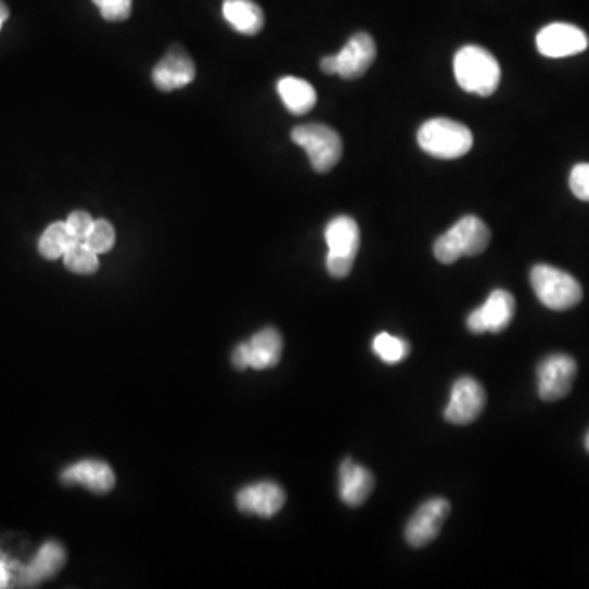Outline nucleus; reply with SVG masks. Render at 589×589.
I'll return each instance as SVG.
<instances>
[{"label": "nucleus", "instance_id": "nucleus-4", "mask_svg": "<svg viewBox=\"0 0 589 589\" xmlns=\"http://www.w3.org/2000/svg\"><path fill=\"white\" fill-rule=\"evenodd\" d=\"M418 143L424 153L437 159H457L472 150L473 135L459 121L433 118L424 121L418 131Z\"/></svg>", "mask_w": 589, "mask_h": 589}, {"label": "nucleus", "instance_id": "nucleus-10", "mask_svg": "<svg viewBox=\"0 0 589 589\" xmlns=\"http://www.w3.org/2000/svg\"><path fill=\"white\" fill-rule=\"evenodd\" d=\"M486 407V392L472 376H460L450 389V401L444 418L450 424L465 426L482 417Z\"/></svg>", "mask_w": 589, "mask_h": 589}, {"label": "nucleus", "instance_id": "nucleus-25", "mask_svg": "<svg viewBox=\"0 0 589 589\" xmlns=\"http://www.w3.org/2000/svg\"><path fill=\"white\" fill-rule=\"evenodd\" d=\"M102 17L108 22H124L131 15L133 0H93Z\"/></svg>", "mask_w": 589, "mask_h": 589}, {"label": "nucleus", "instance_id": "nucleus-14", "mask_svg": "<svg viewBox=\"0 0 589 589\" xmlns=\"http://www.w3.org/2000/svg\"><path fill=\"white\" fill-rule=\"evenodd\" d=\"M285 500V491L277 483L260 482L241 489L236 504L243 514L272 517L282 510Z\"/></svg>", "mask_w": 589, "mask_h": 589}, {"label": "nucleus", "instance_id": "nucleus-23", "mask_svg": "<svg viewBox=\"0 0 589 589\" xmlns=\"http://www.w3.org/2000/svg\"><path fill=\"white\" fill-rule=\"evenodd\" d=\"M99 254L93 253L86 241H74L64 253V266L79 276H90L99 269Z\"/></svg>", "mask_w": 589, "mask_h": 589}, {"label": "nucleus", "instance_id": "nucleus-19", "mask_svg": "<svg viewBox=\"0 0 589 589\" xmlns=\"http://www.w3.org/2000/svg\"><path fill=\"white\" fill-rule=\"evenodd\" d=\"M283 105L293 115H305L317 105V90L310 82L300 77H282L277 84Z\"/></svg>", "mask_w": 589, "mask_h": 589}, {"label": "nucleus", "instance_id": "nucleus-12", "mask_svg": "<svg viewBox=\"0 0 589 589\" xmlns=\"http://www.w3.org/2000/svg\"><path fill=\"white\" fill-rule=\"evenodd\" d=\"M537 50L546 57H568L588 48V37L581 28L569 24H550L537 34Z\"/></svg>", "mask_w": 589, "mask_h": 589}, {"label": "nucleus", "instance_id": "nucleus-5", "mask_svg": "<svg viewBox=\"0 0 589 589\" xmlns=\"http://www.w3.org/2000/svg\"><path fill=\"white\" fill-rule=\"evenodd\" d=\"M324 240L328 244V272L334 279H346L359 253V225L347 215L333 218L324 230Z\"/></svg>", "mask_w": 589, "mask_h": 589}, {"label": "nucleus", "instance_id": "nucleus-20", "mask_svg": "<svg viewBox=\"0 0 589 589\" xmlns=\"http://www.w3.org/2000/svg\"><path fill=\"white\" fill-rule=\"evenodd\" d=\"M223 17L234 30L243 35L259 34L264 28V12L253 0H225Z\"/></svg>", "mask_w": 589, "mask_h": 589}, {"label": "nucleus", "instance_id": "nucleus-6", "mask_svg": "<svg viewBox=\"0 0 589 589\" xmlns=\"http://www.w3.org/2000/svg\"><path fill=\"white\" fill-rule=\"evenodd\" d=\"M292 141L307 151L311 167L320 174L330 172L343 157V140L328 125L308 124L293 128Z\"/></svg>", "mask_w": 589, "mask_h": 589}, {"label": "nucleus", "instance_id": "nucleus-15", "mask_svg": "<svg viewBox=\"0 0 589 589\" xmlns=\"http://www.w3.org/2000/svg\"><path fill=\"white\" fill-rule=\"evenodd\" d=\"M64 485H80L93 494L104 495L115 486V473L111 465L99 460H84L67 466L61 473Z\"/></svg>", "mask_w": 589, "mask_h": 589}, {"label": "nucleus", "instance_id": "nucleus-16", "mask_svg": "<svg viewBox=\"0 0 589 589\" xmlns=\"http://www.w3.org/2000/svg\"><path fill=\"white\" fill-rule=\"evenodd\" d=\"M375 478L366 466L346 459L340 466V497L349 508H359L369 500Z\"/></svg>", "mask_w": 589, "mask_h": 589}, {"label": "nucleus", "instance_id": "nucleus-17", "mask_svg": "<svg viewBox=\"0 0 589 589\" xmlns=\"http://www.w3.org/2000/svg\"><path fill=\"white\" fill-rule=\"evenodd\" d=\"M247 354V366L254 370L272 369L282 357L283 341L279 331L266 328L254 334L249 343H244Z\"/></svg>", "mask_w": 589, "mask_h": 589}, {"label": "nucleus", "instance_id": "nucleus-24", "mask_svg": "<svg viewBox=\"0 0 589 589\" xmlns=\"http://www.w3.org/2000/svg\"><path fill=\"white\" fill-rule=\"evenodd\" d=\"M86 244L95 254H107L115 244V230L111 221L97 220L87 236Z\"/></svg>", "mask_w": 589, "mask_h": 589}, {"label": "nucleus", "instance_id": "nucleus-3", "mask_svg": "<svg viewBox=\"0 0 589 589\" xmlns=\"http://www.w3.org/2000/svg\"><path fill=\"white\" fill-rule=\"evenodd\" d=\"M530 285L543 307L553 311L575 308L582 300V289L575 277L547 264H537L530 270Z\"/></svg>", "mask_w": 589, "mask_h": 589}, {"label": "nucleus", "instance_id": "nucleus-11", "mask_svg": "<svg viewBox=\"0 0 589 589\" xmlns=\"http://www.w3.org/2000/svg\"><path fill=\"white\" fill-rule=\"evenodd\" d=\"M450 513V503L446 498H433L418 508L405 529L408 543L414 549L430 546L443 529Z\"/></svg>", "mask_w": 589, "mask_h": 589}, {"label": "nucleus", "instance_id": "nucleus-13", "mask_svg": "<svg viewBox=\"0 0 589 589\" xmlns=\"http://www.w3.org/2000/svg\"><path fill=\"white\" fill-rule=\"evenodd\" d=\"M195 76V63L179 44H174L153 69V82L161 92L182 89L189 86Z\"/></svg>", "mask_w": 589, "mask_h": 589}, {"label": "nucleus", "instance_id": "nucleus-27", "mask_svg": "<svg viewBox=\"0 0 589 589\" xmlns=\"http://www.w3.org/2000/svg\"><path fill=\"white\" fill-rule=\"evenodd\" d=\"M93 220L87 212H73L66 220L67 230L76 241H86L92 231Z\"/></svg>", "mask_w": 589, "mask_h": 589}, {"label": "nucleus", "instance_id": "nucleus-30", "mask_svg": "<svg viewBox=\"0 0 589 589\" xmlns=\"http://www.w3.org/2000/svg\"><path fill=\"white\" fill-rule=\"evenodd\" d=\"M585 447H586V450H588L589 452V431L588 433H586V436H585Z\"/></svg>", "mask_w": 589, "mask_h": 589}, {"label": "nucleus", "instance_id": "nucleus-7", "mask_svg": "<svg viewBox=\"0 0 589 589\" xmlns=\"http://www.w3.org/2000/svg\"><path fill=\"white\" fill-rule=\"evenodd\" d=\"M376 57V47L373 38L369 34L354 35L346 47L334 54V56H324L321 60V71L324 74H337L343 79H359L372 66Z\"/></svg>", "mask_w": 589, "mask_h": 589}, {"label": "nucleus", "instance_id": "nucleus-21", "mask_svg": "<svg viewBox=\"0 0 589 589\" xmlns=\"http://www.w3.org/2000/svg\"><path fill=\"white\" fill-rule=\"evenodd\" d=\"M74 241L76 240L67 230L66 221H57V223L50 225L41 234L38 251H40L44 259H60L69 249Z\"/></svg>", "mask_w": 589, "mask_h": 589}, {"label": "nucleus", "instance_id": "nucleus-28", "mask_svg": "<svg viewBox=\"0 0 589 589\" xmlns=\"http://www.w3.org/2000/svg\"><path fill=\"white\" fill-rule=\"evenodd\" d=\"M11 581V566H9L8 560L0 555V588H5Z\"/></svg>", "mask_w": 589, "mask_h": 589}, {"label": "nucleus", "instance_id": "nucleus-26", "mask_svg": "<svg viewBox=\"0 0 589 589\" xmlns=\"http://www.w3.org/2000/svg\"><path fill=\"white\" fill-rule=\"evenodd\" d=\"M569 189L579 201L589 202V164H576L569 174Z\"/></svg>", "mask_w": 589, "mask_h": 589}, {"label": "nucleus", "instance_id": "nucleus-18", "mask_svg": "<svg viewBox=\"0 0 589 589\" xmlns=\"http://www.w3.org/2000/svg\"><path fill=\"white\" fill-rule=\"evenodd\" d=\"M66 563V552L57 542H47L35 556L34 562L22 572V582L35 586L44 579L53 578Z\"/></svg>", "mask_w": 589, "mask_h": 589}, {"label": "nucleus", "instance_id": "nucleus-9", "mask_svg": "<svg viewBox=\"0 0 589 589\" xmlns=\"http://www.w3.org/2000/svg\"><path fill=\"white\" fill-rule=\"evenodd\" d=\"M516 313V300L507 290H494L488 300L466 318V328L473 334H498L507 330Z\"/></svg>", "mask_w": 589, "mask_h": 589}, {"label": "nucleus", "instance_id": "nucleus-1", "mask_svg": "<svg viewBox=\"0 0 589 589\" xmlns=\"http://www.w3.org/2000/svg\"><path fill=\"white\" fill-rule=\"evenodd\" d=\"M457 82L465 92L489 97L500 86L501 67L497 57L476 44H466L453 57Z\"/></svg>", "mask_w": 589, "mask_h": 589}, {"label": "nucleus", "instance_id": "nucleus-22", "mask_svg": "<svg viewBox=\"0 0 589 589\" xmlns=\"http://www.w3.org/2000/svg\"><path fill=\"white\" fill-rule=\"evenodd\" d=\"M372 349L382 362L389 363V366L404 362L410 356L408 341L388 333L376 334L373 337Z\"/></svg>", "mask_w": 589, "mask_h": 589}, {"label": "nucleus", "instance_id": "nucleus-8", "mask_svg": "<svg viewBox=\"0 0 589 589\" xmlns=\"http://www.w3.org/2000/svg\"><path fill=\"white\" fill-rule=\"evenodd\" d=\"M578 363L568 354L556 353L543 357L537 366V393L540 400L559 401L572 392Z\"/></svg>", "mask_w": 589, "mask_h": 589}, {"label": "nucleus", "instance_id": "nucleus-29", "mask_svg": "<svg viewBox=\"0 0 589 589\" xmlns=\"http://www.w3.org/2000/svg\"><path fill=\"white\" fill-rule=\"evenodd\" d=\"M9 18V9L8 5L0 0V28H2V25H4V22Z\"/></svg>", "mask_w": 589, "mask_h": 589}, {"label": "nucleus", "instance_id": "nucleus-2", "mask_svg": "<svg viewBox=\"0 0 589 589\" xmlns=\"http://www.w3.org/2000/svg\"><path fill=\"white\" fill-rule=\"evenodd\" d=\"M491 241L489 228L478 217L466 215L434 243V256L439 263L453 264L460 257L485 253Z\"/></svg>", "mask_w": 589, "mask_h": 589}]
</instances>
